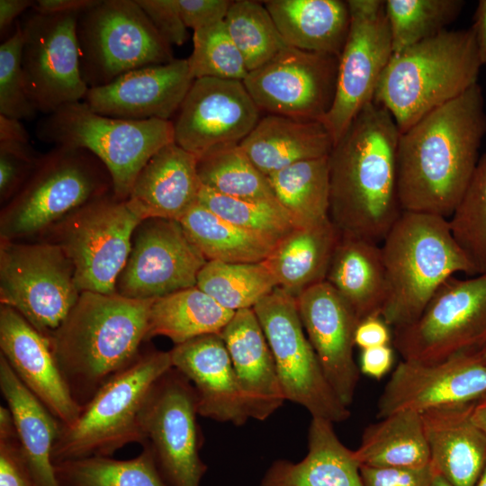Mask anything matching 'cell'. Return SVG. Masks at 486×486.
Returning a JSON list of instances; mask_svg holds the SVG:
<instances>
[{
    "mask_svg": "<svg viewBox=\"0 0 486 486\" xmlns=\"http://www.w3.org/2000/svg\"><path fill=\"white\" fill-rule=\"evenodd\" d=\"M201 188L197 156L174 141L148 159L126 201L141 220L178 221L198 202Z\"/></svg>",
    "mask_w": 486,
    "mask_h": 486,
    "instance_id": "obj_26",
    "label": "cell"
},
{
    "mask_svg": "<svg viewBox=\"0 0 486 486\" xmlns=\"http://www.w3.org/2000/svg\"><path fill=\"white\" fill-rule=\"evenodd\" d=\"M267 179L295 228L329 219L328 156L294 163Z\"/></svg>",
    "mask_w": 486,
    "mask_h": 486,
    "instance_id": "obj_37",
    "label": "cell"
},
{
    "mask_svg": "<svg viewBox=\"0 0 486 486\" xmlns=\"http://www.w3.org/2000/svg\"><path fill=\"white\" fill-rule=\"evenodd\" d=\"M350 25L339 56L336 94L323 120L334 143L370 103L393 56L390 26L382 0H348Z\"/></svg>",
    "mask_w": 486,
    "mask_h": 486,
    "instance_id": "obj_16",
    "label": "cell"
},
{
    "mask_svg": "<svg viewBox=\"0 0 486 486\" xmlns=\"http://www.w3.org/2000/svg\"><path fill=\"white\" fill-rule=\"evenodd\" d=\"M231 3L229 0H177L185 26L194 31L224 21Z\"/></svg>",
    "mask_w": 486,
    "mask_h": 486,
    "instance_id": "obj_51",
    "label": "cell"
},
{
    "mask_svg": "<svg viewBox=\"0 0 486 486\" xmlns=\"http://www.w3.org/2000/svg\"><path fill=\"white\" fill-rule=\"evenodd\" d=\"M485 134V101L478 83L400 133L397 160L402 212L450 218L478 163Z\"/></svg>",
    "mask_w": 486,
    "mask_h": 486,
    "instance_id": "obj_1",
    "label": "cell"
},
{
    "mask_svg": "<svg viewBox=\"0 0 486 486\" xmlns=\"http://www.w3.org/2000/svg\"><path fill=\"white\" fill-rule=\"evenodd\" d=\"M197 286L153 301L147 340L166 337L176 345L194 338L220 334L234 315Z\"/></svg>",
    "mask_w": 486,
    "mask_h": 486,
    "instance_id": "obj_35",
    "label": "cell"
},
{
    "mask_svg": "<svg viewBox=\"0 0 486 486\" xmlns=\"http://www.w3.org/2000/svg\"><path fill=\"white\" fill-rule=\"evenodd\" d=\"M250 418L266 420L285 401L274 360L253 308L235 311L220 333Z\"/></svg>",
    "mask_w": 486,
    "mask_h": 486,
    "instance_id": "obj_25",
    "label": "cell"
},
{
    "mask_svg": "<svg viewBox=\"0 0 486 486\" xmlns=\"http://www.w3.org/2000/svg\"><path fill=\"white\" fill-rule=\"evenodd\" d=\"M54 469L60 486H168L144 447L128 460L90 456L55 464Z\"/></svg>",
    "mask_w": 486,
    "mask_h": 486,
    "instance_id": "obj_40",
    "label": "cell"
},
{
    "mask_svg": "<svg viewBox=\"0 0 486 486\" xmlns=\"http://www.w3.org/2000/svg\"><path fill=\"white\" fill-rule=\"evenodd\" d=\"M339 237L330 219L296 227L263 262L277 286L296 298L309 287L325 281Z\"/></svg>",
    "mask_w": 486,
    "mask_h": 486,
    "instance_id": "obj_33",
    "label": "cell"
},
{
    "mask_svg": "<svg viewBox=\"0 0 486 486\" xmlns=\"http://www.w3.org/2000/svg\"><path fill=\"white\" fill-rule=\"evenodd\" d=\"M172 367L169 351L142 352L132 364L101 387L72 425L62 427L52 451L54 464L112 456L128 444H141L142 407L154 384Z\"/></svg>",
    "mask_w": 486,
    "mask_h": 486,
    "instance_id": "obj_6",
    "label": "cell"
},
{
    "mask_svg": "<svg viewBox=\"0 0 486 486\" xmlns=\"http://www.w3.org/2000/svg\"><path fill=\"white\" fill-rule=\"evenodd\" d=\"M472 354L482 364L486 365V343Z\"/></svg>",
    "mask_w": 486,
    "mask_h": 486,
    "instance_id": "obj_59",
    "label": "cell"
},
{
    "mask_svg": "<svg viewBox=\"0 0 486 486\" xmlns=\"http://www.w3.org/2000/svg\"><path fill=\"white\" fill-rule=\"evenodd\" d=\"M22 32L16 22L12 35L0 46V114L27 121L38 111L26 90L22 68Z\"/></svg>",
    "mask_w": 486,
    "mask_h": 486,
    "instance_id": "obj_46",
    "label": "cell"
},
{
    "mask_svg": "<svg viewBox=\"0 0 486 486\" xmlns=\"http://www.w3.org/2000/svg\"><path fill=\"white\" fill-rule=\"evenodd\" d=\"M387 281L382 317L392 329L416 320L456 273L474 276L447 218L402 212L381 245Z\"/></svg>",
    "mask_w": 486,
    "mask_h": 486,
    "instance_id": "obj_4",
    "label": "cell"
},
{
    "mask_svg": "<svg viewBox=\"0 0 486 486\" xmlns=\"http://www.w3.org/2000/svg\"><path fill=\"white\" fill-rule=\"evenodd\" d=\"M448 221L474 275L486 273V153L480 157L467 188Z\"/></svg>",
    "mask_w": 486,
    "mask_h": 486,
    "instance_id": "obj_44",
    "label": "cell"
},
{
    "mask_svg": "<svg viewBox=\"0 0 486 486\" xmlns=\"http://www.w3.org/2000/svg\"><path fill=\"white\" fill-rule=\"evenodd\" d=\"M112 192L109 172L83 148L56 146L3 209L0 235L15 240L53 227L86 203Z\"/></svg>",
    "mask_w": 486,
    "mask_h": 486,
    "instance_id": "obj_8",
    "label": "cell"
},
{
    "mask_svg": "<svg viewBox=\"0 0 486 486\" xmlns=\"http://www.w3.org/2000/svg\"><path fill=\"white\" fill-rule=\"evenodd\" d=\"M196 286L234 312L253 308L278 287L263 261L228 263L217 260L205 263L198 274Z\"/></svg>",
    "mask_w": 486,
    "mask_h": 486,
    "instance_id": "obj_39",
    "label": "cell"
},
{
    "mask_svg": "<svg viewBox=\"0 0 486 486\" xmlns=\"http://www.w3.org/2000/svg\"><path fill=\"white\" fill-rule=\"evenodd\" d=\"M364 486H430L436 472L430 464L422 468H385L361 465Z\"/></svg>",
    "mask_w": 486,
    "mask_h": 486,
    "instance_id": "obj_50",
    "label": "cell"
},
{
    "mask_svg": "<svg viewBox=\"0 0 486 486\" xmlns=\"http://www.w3.org/2000/svg\"><path fill=\"white\" fill-rule=\"evenodd\" d=\"M333 424L312 418L305 457L298 463L273 462L260 486H364L355 450L339 440Z\"/></svg>",
    "mask_w": 486,
    "mask_h": 486,
    "instance_id": "obj_28",
    "label": "cell"
},
{
    "mask_svg": "<svg viewBox=\"0 0 486 486\" xmlns=\"http://www.w3.org/2000/svg\"><path fill=\"white\" fill-rule=\"evenodd\" d=\"M462 0H386L393 54L446 31L462 12Z\"/></svg>",
    "mask_w": 486,
    "mask_h": 486,
    "instance_id": "obj_41",
    "label": "cell"
},
{
    "mask_svg": "<svg viewBox=\"0 0 486 486\" xmlns=\"http://www.w3.org/2000/svg\"><path fill=\"white\" fill-rule=\"evenodd\" d=\"M430 486H453L444 477L436 473Z\"/></svg>",
    "mask_w": 486,
    "mask_h": 486,
    "instance_id": "obj_60",
    "label": "cell"
},
{
    "mask_svg": "<svg viewBox=\"0 0 486 486\" xmlns=\"http://www.w3.org/2000/svg\"><path fill=\"white\" fill-rule=\"evenodd\" d=\"M197 172L202 185L216 193L241 199L276 200L267 177L239 143L219 146L197 157Z\"/></svg>",
    "mask_w": 486,
    "mask_h": 486,
    "instance_id": "obj_38",
    "label": "cell"
},
{
    "mask_svg": "<svg viewBox=\"0 0 486 486\" xmlns=\"http://www.w3.org/2000/svg\"><path fill=\"white\" fill-rule=\"evenodd\" d=\"M191 382L172 367L154 384L140 418L147 448L168 486H200L208 467L200 456L202 436Z\"/></svg>",
    "mask_w": 486,
    "mask_h": 486,
    "instance_id": "obj_13",
    "label": "cell"
},
{
    "mask_svg": "<svg viewBox=\"0 0 486 486\" xmlns=\"http://www.w3.org/2000/svg\"><path fill=\"white\" fill-rule=\"evenodd\" d=\"M194 78L187 59L126 72L107 85L88 88L85 103L102 115L142 121H171Z\"/></svg>",
    "mask_w": 486,
    "mask_h": 486,
    "instance_id": "obj_22",
    "label": "cell"
},
{
    "mask_svg": "<svg viewBox=\"0 0 486 486\" xmlns=\"http://www.w3.org/2000/svg\"><path fill=\"white\" fill-rule=\"evenodd\" d=\"M0 390L13 415L20 447L36 486H60L52 451L63 425L20 381L1 354Z\"/></svg>",
    "mask_w": 486,
    "mask_h": 486,
    "instance_id": "obj_30",
    "label": "cell"
},
{
    "mask_svg": "<svg viewBox=\"0 0 486 486\" xmlns=\"http://www.w3.org/2000/svg\"><path fill=\"white\" fill-rule=\"evenodd\" d=\"M0 141L29 143V134L20 120L0 114Z\"/></svg>",
    "mask_w": 486,
    "mask_h": 486,
    "instance_id": "obj_57",
    "label": "cell"
},
{
    "mask_svg": "<svg viewBox=\"0 0 486 486\" xmlns=\"http://www.w3.org/2000/svg\"><path fill=\"white\" fill-rule=\"evenodd\" d=\"M472 418L486 433V395L474 402L472 410Z\"/></svg>",
    "mask_w": 486,
    "mask_h": 486,
    "instance_id": "obj_58",
    "label": "cell"
},
{
    "mask_svg": "<svg viewBox=\"0 0 486 486\" xmlns=\"http://www.w3.org/2000/svg\"><path fill=\"white\" fill-rule=\"evenodd\" d=\"M154 300L81 292L64 322L48 338L58 366L81 407L141 355Z\"/></svg>",
    "mask_w": 486,
    "mask_h": 486,
    "instance_id": "obj_3",
    "label": "cell"
},
{
    "mask_svg": "<svg viewBox=\"0 0 486 486\" xmlns=\"http://www.w3.org/2000/svg\"><path fill=\"white\" fill-rule=\"evenodd\" d=\"M0 349L15 375L63 426L77 419L82 407L58 366L49 339L5 305L0 307Z\"/></svg>",
    "mask_w": 486,
    "mask_h": 486,
    "instance_id": "obj_23",
    "label": "cell"
},
{
    "mask_svg": "<svg viewBox=\"0 0 486 486\" xmlns=\"http://www.w3.org/2000/svg\"><path fill=\"white\" fill-rule=\"evenodd\" d=\"M333 139L322 122L268 114L239 146L266 177L294 163L328 156Z\"/></svg>",
    "mask_w": 486,
    "mask_h": 486,
    "instance_id": "obj_29",
    "label": "cell"
},
{
    "mask_svg": "<svg viewBox=\"0 0 486 486\" xmlns=\"http://www.w3.org/2000/svg\"><path fill=\"white\" fill-rule=\"evenodd\" d=\"M198 202L219 217L276 245L295 227L278 201L224 195L202 185Z\"/></svg>",
    "mask_w": 486,
    "mask_h": 486,
    "instance_id": "obj_43",
    "label": "cell"
},
{
    "mask_svg": "<svg viewBox=\"0 0 486 486\" xmlns=\"http://www.w3.org/2000/svg\"><path fill=\"white\" fill-rule=\"evenodd\" d=\"M41 156L29 143L0 141V197L10 201L32 173Z\"/></svg>",
    "mask_w": 486,
    "mask_h": 486,
    "instance_id": "obj_48",
    "label": "cell"
},
{
    "mask_svg": "<svg viewBox=\"0 0 486 486\" xmlns=\"http://www.w3.org/2000/svg\"><path fill=\"white\" fill-rule=\"evenodd\" d=\"M36 135L46 143L92 153L109 172L114 196L127 200L148 159L174 142V123L112 118L95 112L85 102H76L47 115L38 123Z\"/></svg>",
    "mask_w": 486,
    "mask_h": 486,
    "instance_id": "obj_7",
    "label": "cell"
},
{
    "mask_svg": "<svg viewBox=\"0 0 486 486\" xmlns=\"http://www.w3.org/2000/svg\"><path fill=\"white\" fill-rule=\"evenodd\" d=\"M382 316H371L358 321L355 331V345L361 350L392 345V331Z\"/></svg>",
    "mask_w": 486,
    "mask_h": 486,
    "instance_id": "obj_52",
    "label": "cell"
},
{
    "mask_svg": "<svg viewBox=\"0 0 486 486\" xmlns=\"http://www.w3.org/2000/svg\"><path fill=\"white\" fill-rule=\"evenodd\" d=\"M393 361V348L391 345L362 349L359 370L371 378L380 380L391 370Z\"/></svg>",
    "mask_w": 486,
    "mask_h": 486,
    "instance_id": "obj_53",
    "label": "cell"
},
{
    "mask_svg": "<svg viewBox=\"0 0 486 486\" xmlns=\"http://www.w3.org/2000/svg\"><path fill=\"white\" fill-rule=\"evenodd\" d=\"M486 395V365L472 353L436 363L401 360L377 402V417L472 403Z\"/></svg>",
    "mask_w": 486,
    "mask_h": 486,
    "instance_id": "obj_20",
    "label": "cell"
},
{
    "mask_svg": "<svg viewBox=\"0 0 486 486\" xmlns=\"http://www.w3.org/2000/svg\"><path fill=\"white\" fill-rule=\"evenodd\" d=\"M0 486H36L22 455L14 420L0 406Z\"/></svg>",
    "mask_w": 486,
    "mask_h": 486,
    "instance_id": "obj_47",
    "label": "cell"
},
{
    "mask_svg": "<svg viewBox=\"0 0 486 486\" xmlns=\"http://www.w3.org/2000/svg\"><path fill=\"white\" fill-rule=\"evenodd\" d=\"M485 343L486 273L449 278L416 320L392 330V345L402 360L418 363L472 353Z\"/></svg>",
    "mask_w": 486,
    "mask_h": 486,
    "instance_id": "obj_12",
    "label": "cell"
},
{
    "mask_svg": "<svg viewBox=\"0 0 486 486\" xmlns=\"http://www.w3.org/2000/svg\"><path fill=\"white\" fill-rule=\"evenodd\" d=\"M260 110L242 81L194 79L174 123V141L199 157L240 143L260 120Z\"/></svg>",
    "mask_w": 486,
    "mask_h": 486,
    "instance_id": "obj_19",
    "label": "cell"
},
{
    "mask_svg": "<svg viewBox=\"0 0 486 486\" xmlns=\"http://www.w3.org/2000/svg\"><path fill=\"white\" fill-rule=\"evenodd\" d=\"M94 2L95 0H37L32 8L40 14H62L82 11Z\"/></svg>",
    "mask_w": 486,
    "mask_h": 486,
    "instance_id": "obj_54",
    "label": "cell"
},
{
    "mask_svg": "<svg viewBox=\"0 0 486 486\" xmlns=\"http://www.w3.org/2000/svg\"><path fill=\"white\" fill-rule=\"evenodd\" d=\"M325 281L348 305L358 320L381 316L387 281L381 246L340 235Z\"/></svg>",
    "mask_w": 486,
    "mask_h": 486,
    "instance_id": "obj_31",
    "label": "cell"
},
{
    "mask_svg": "<svg viewBox=\"0 0 486 486\" xmlns=\"http://www.w3.org/2000/svg\"><path fill=\"white\" fill-rule=\"evenodd\" d=\"M400 130L381 104H367L328 155V216L340 235L375 243L400 216Z\"/></svg>",
    "mask_w": 486,
    "mask_h": 486,
    "instance_id": "obj_2",
    "label": "cell"
},
{
    "mask_svg": "<svg viewBox=\"0 0 486 486\" xmlns=\"http://www.w3.org/2000/svg\"><path fill=\"white\" fill-rule=\"evenodd\" d=\"M299 315L325 376L340 401L349 407L360 370L354 359L358 320L326 281L296 297Z\"/></svg>",
    "mask_w": 486,
    "mask_h": 486,
    "instance_id": "obj_21",
    "label": "cell"
},
{
    "mask_svg": "<svg viewBox=\"0 0 486 486\" xmlns=\"http://www.w3.org/2000/svg\"><path fill=\"white\" fill-rule=\"evenodd\" d=\"M482 66H486V0L479 1L471 27Z\"/></svg>",
    "mask_w": 486,
    "mask_h": 486,
    "instance_id": "obj_55",
    "label": "cell"
},
{
    "mask_svg": "<svg viewBox=\"0 0 486 486\" xmlns=\"http://www.w3.org/2000/svg\"><path fill=\"white\" fill-rule=\"evenodd\" d=\"M76 34L81 74L88 88L175 59L171 46L136 0H95L79 14Z\"/></svg>",
    "mask_w": 486,
    "mask_h": 486,
    "instance_id": "obj_9",
    "label": "cell"
},
{
    "mask_svg": "<svg viewBox=\"0 0 486 486\" xmlns=\"http://www.w3.org/2000/svg\"><path fill=\"white\" fill-rule=\"evenodd\" d=\"M474 486H486V466L481 473L480 477L478 478Z\"/></svg>",
    "mask_w": 486,
    "mask_h": 486,
    "instance_id": "obj_61",
    "label": "cell"
},
{
    "mask_svg": "<svg viewBox=\"0 0 486 486\" xmlns=\"http://www.w3.org/2000/svg\"><path fill=\"white\" fill-rule=\"evenodd\" d=\"M31 0H0V32L3 34L15 18L26 9L33 6Z\"/></svg>",
    "mask_w": 486,
    "mask_h": 486,
    "instance_id": "obj_56",
    "label": "cell"
},
{
    "mask_svg": "<svg viewBox=\"0 0 486 486\" xmlns=\"http://www.w3.org/2000/svg\"><path fill=\"white\" fill-rule=\"evenodd\" d=\"M482 66L472 29L446 30L393 54L374 102L392 114L402 133L477 84Z\"/></svg>",
    "mask_w": 486,
    "mask_h": 486,
    "instance_id": "obj_5",
    "label": "cell"
},
{
    "mask_svg": "<svg viewBox=\"0 0 486 486\" xmlns=\"http://www.w3.org/2000/svg\"><path fill=\"white\" fill-rule=\"evenodd\" d=\"M82 11L40 14L32 10L20 22L25 86L38 112L49 115L81 102L88 91L81 74L76 34Z\"/></svg>",
    "mask_w": 486,
    "mask_h": 486,
    "instance_id": "obj_15",
    "label": "cell"
},
{
    "mask_svg": "<svg viewBox=\"0 0 486 486\" xmlns=\"http://www.w3.org/2000/svg\"><path fill=\"white\" fill-rule=\"evenodd\" d=\"M339 58L284 47L243 84L260 111L323 122L337 88Z\"/></svg>",
    "mask_w": 486,
    "mask_h": 486,
    "instance_id": "obj_17",
    "label": "cell"
},
{
    "mask_svg": "<svg viewBox=\"0 0 486 486\" xmlns=\"http://www.w3.org/2000/svg\"><path fill=\"white\" fill-rule=\"evenodd\" d=\"M473 404L421 413L431 464L453 486H474L486 466V433L472 418Z\"/></svg>",
    "mask_w": 486,
    "mask_h": 486,
    "instance_id": "obj_27",
    "label": "cell"
},
{
    "mask_svg": "<svg viewBox=\"0 0 486 486\" xmlns=\"http://www.w3.org/2000/svg\"><path fill=\"white\" fill-rule=\"evenodd\" d=\"M169 353L173 367L194 388L199 416L235 426H242L250 418L220 334L194 338L176 345Z\"/></svg>",
    "mask_w": 486,
    "mask_h": 486,
    "instance_id": "obj_24",
    "label": "cell"
},
{
    "mask_svg": "<svg viewBox=\"0 0 486 486\" xmlns=\"http://www.w3.org/2000/svg\"><path fill=\"white\" fill-rule=\"evenodd\" d=\"M178 221L207 261L258 263L275 246L267 238L225 220L199 202Z\"/></svg>",
    "mask_w": 486,
    "mask_h": 486,
    "instance_id": "obj_36",
    "label": "cell"
},
{
    "mask_svg": "<svg viewBox=\"0 0 486 486\" xmlns=\"http://www.w3.org/2000/svg\"><path fill=\"white\" fill-rule=\"evenodd\" d=\"M193 43L187 60L194 79L213 77L243 82L248 76L245 60L224 21L194 31Z\"/></svg>",
    "mask_w": 486,
    "mask_h": 486,
    "instance_id": "obj_45",
    "label": "cell"
},
{
    "mask_svg": "<svg viewBox=\"0 0 486 486\" xmlns=\"http://www.w3.org/2000/svg\"><path fill=\"white\" fill-rule=\"evenodd\" d=\"M155 30L170 46L183 45L187 38L177 0H136Z\"/></svg>",
    "mask_w": 486,
    "mask_h": 486,
    "instance_id": "obj_49",
    "label": "cell"
},
{
    "mask_svg": "<svg viewBox=\"0 0 486 486\" xmlns=\"http://www.w3.org/2000/svg\"><path fill=\"white\" fill-rule=\"evenodd\" d=\"M206 262L179 221L142 220L133 232L115 292L131 299L154 300L194 287Z\"/></svg>",
    "mask_w": 486,
    "mask_h": 486,
    "instance_id": "obj_18",
    "label": "cell"
},
{
    "mask_svg": "<svg viewBox=\"0 0 486 486\" xmlns=\"http://www.w3.org/2000/svg\"><path fill=\"white\" fill-rule=\"evenodd\" d=\"M74 267L51 241L0 244V302L49 338L78 300Z\"/></svg>",
    "mask_w": 486,
    "mask_h": 486,
    "instance_id": "obj_10",
    "label": "cell"
},
{
    "mask_svg": "<svg viewBox=\"0 0 486 486\" xmlns=\"http://www.w3.org/2000/svg\"><path fill=\"white\" fill-rule=\"evenodd\" d=\"M355 454L361 465L372 467L416 469L429 465L421 413L400 410L369 425Z\"/></svg>",
    "mask_w": 486,
    "mask_h": 486,
    "instance_id": "obj_34",
    "label": "cell"
},
{
    "mask_svg": "<svg viewBox=\"0 0 486 486\" xmlns=\"http://www.w3.org/2000/svg\"><path fill=\"white\" fill-rule=\"evenodd\" d=\"M282 38L292 48L339 58L350 25L347 1H264Z\"/></svg>",
    "mask_w": 486,
    "mask_h": 486,
    "instance_id": "obj_32",
    "label": "cell"
},
{
    "mask_svg": "<svg viewBox=\"0 0 486 486\" xmlns=\"http://www.w3.org/2000/svg\"><path fill=\"white\" fill-rule=\"evenodd\" d=\"M142 220L112 193L55 224V239L71 261L80 292L114 293L128 259L133 232Z\"/></svg>",
    "mask_w": 486,
    "mask_h": 486,
    "instance_id": "obj_11",
    "label": "cell"
},
{
    "mask_svg": "<svg viewBox=\"0 0 486 486\" xmlns=\"http://www.w3.org/2000/svg\"><path fill=\"white\" fill-rule=\"evenodd\" d=\"M270 346L285 400L312 418L338 423L350 417L329 385L304 331L296 298L276 287L254 307Z\"/></svg>",
    "mask_w": 486,
    "mask_h": 486,
    "instance_id": "obj_14",
    "label": "cell"
},
{
    "mask_svg": "<svg viewBox=\"0 0 486 486\" xmlns=\"http://www.w3.org/2000/svg\"><path fill=\"white\" fill-rule=\"evenodd\" d=\"M224 23L248 72L260 68L288 46L263 3L232 1Z\"/></svg>",
    "mask_w": 486,
    "mask_h": 486,
    "instance_id": "obj_42",
    "label": "cell"
}]
</instances>
